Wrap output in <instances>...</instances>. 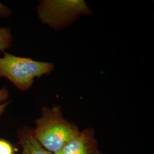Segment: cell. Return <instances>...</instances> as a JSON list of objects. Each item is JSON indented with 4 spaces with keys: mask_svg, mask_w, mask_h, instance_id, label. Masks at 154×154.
<instances>
[{
    "mask_svg": "<svg viewBox=\"0 0 154 154\" xmlns=\"http://www.w3.org/2000/svg\"><path fill=\"white\" fill-rule=\"evenodd\" d=\"M53 154H101L93 128L82 131L62 149Z\"/></svg>",
    "mask_w": 154,
    "mask_h": 154,
    "instance_id": "cell-4",
    "label": "cell"
},
{
    "mask_svg": "<svg viewBox=\"0 0 154 154\" xmlns=\"http://www.w3.org/2000/svg\"><path fill=\"white\" fill-rule=\"evenodd\" d=\"M0 57V78H5L22 91L33 86L35 78L48 75L54 70L53 63L35 61L4 51Z\"/></svg>",
    "mask_w": 154,
    "mask_h": 154,
    "instance_id": "cell-2",
    "label": "cell"
},
{
    "mask_svg": "<svg viewBox=\"0 0 154 154\" xmlns=\"http://www.w3.org/2000/svg\"><path fill=\"white\" fill-rule=\"evenodd\" d=\"M13 36L10 29L0 28V51L2 53L11 48Z\"/></svg>",
    "mask_w": 154,
    "mask_h": 154,
    "instance_id": "cell-6",
    "label": "cell"
},
{
    "mask_svg": "<svg viewBox=\"0 0 154 154\" xmlns=\"http://www.w3.org/2000/svg\"><path fill=\"white\" fill-rule=\"evenodd\" d=\"M11 9L0 2V16L7 18L11 16Z\"/></svg>",
    "mask_w": 154,
    "mask_h": 154,
    "instance_id": "cell-9",
    "label": "cell"
},
{
    "mask_svg": "<svg viewBox=\"0 0 154 154\" xmlns=\"http://www.w3.org/2000/svg\"><path fill=\"white\" fill-rule=\"evenodd\" d=\"M9 98V91L6 87L0 88V116L5 111L6 109L10 104L11 101Z\"/></svg>",
    "mask_w": 154,
    "mask_h": 154,
    "instance_id": "cell-7",
    "label": "cell"
},
{
    "mask_svg": "<svg viewBox=\"0 0 154 154\" xmlns=\"http://www.w3.org/2000/svg\"><path fill=\"white\" fill-rule=\"evenodd\" d=\"M33 136L46 150L54 154L80 132L76 125L67 121L61 107L54 105L44 107L42 116L35 122Z\"/></svg>",
    "mask_w": 154,
    "mask_h": 154,
    "instance_id": "cell-1",
    "label": "cell"
},
{
    "mask_svg": "<svg viewBox=\"0 0 154 154\" xmlns=\"http://www.w3.org/2000/svg\"><path fill=\"white\" fill-rule=\"evenodd\" d=\"M0 154H13L11 144L2 139H0Z\"/></svg>",
    "mask_w": 154,
    "mask_h": 154,
    "instance_id": "cell-8",
    "label": "cell"
},
{
    "mask_svg": "<svg viewBox=\"0 0 154 154\" xmlns=\"http://www.w3.org/2000/svg\"><path fill=\"white\" fill-rule=\"evenodd\" d=\"M19 142L22 147L21 154H53L44 149L34 138L33 129L22 127L18 131Z\"/></svg>",
    "mask_w": 154,
    "mask_h": 154,
    "instance_id": "cell-5",
    "label": "cell"
},
{
    "mask_svg": "<svg viewBox=\"0 0 154 154\" xmlns=\"http://www.w3.org/2000/svg\"><path fill=\"white\" fill-rule=\"evenodd\" d=\"M90 11L83 1L44 0L37 8L41 21L54 29L64 27L79 15L88 14Z\"/></svg>",
    "mask_w": 154,
    "mask_h": 154,
    "instance_id": "cell-3",
    "label": "cell"
}]
</instances>
